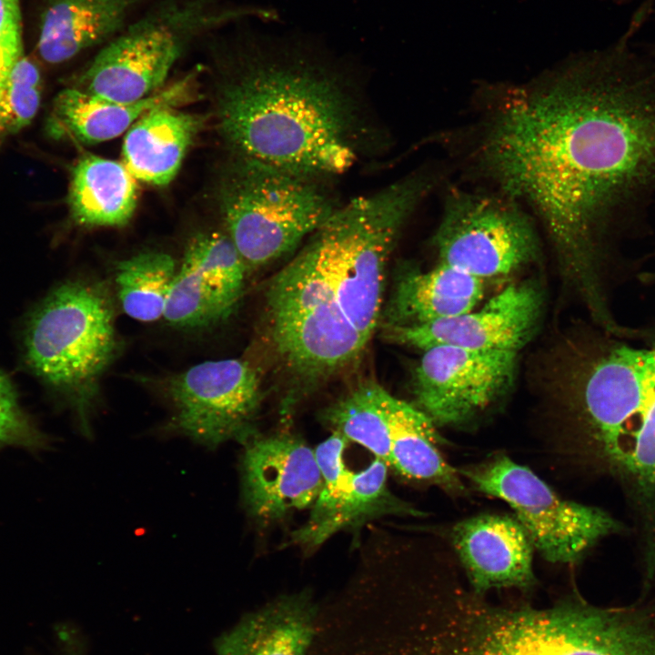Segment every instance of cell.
<instances>
[{
    "label": "cell",
    "mask_w": 655,
    "mask_h": 655,
    "mask_svg": "<svg viewBox=\"0 0 655 655\" xmlns=\"http://www.w3.org/2000/svg\"><path fill=\"white\" fill-rule=\"evenodd\" d=\"M517 353L451 346L423 350L412 378L416 407L435 425L471 421L508 392L515 377Z\"/></svg>",
    "instance_id": "obj_13"
},
{
    "label": "cell",
    "mask_w": 655,
    "mask_h": 655,
    "mask_svg": "<svg viewBox=\"0 0 655 655\" xmlns=\"http://www.w3.org/2000/svg\"><path fill=\"white\" fill-rule=\"evenodd\" d=\"M203 123L201 116L175 107L150 111L128 129L123 144V163L140 181L167 185Z\"/></svg>",
    "instance_id": "obj_22"
},
{
    "label": "cell",
    "mask_w": 655,
    "mask_h": 655,
    "mask_svg": "<svg viewBox=\"0 0 655 655\" xmlns=\"http://www.w3.org/2000/svg\"><path fill=\"white\" fill-rule=\"evenodd\" d=\"M599 331L572 334L550 359L547 386L611 462L624 437L655 448V341L637 346Z\"/></svg>",
    "instance_id": "obj_5"
},
{
    "label": "cell",
    "mask_w": 655,
    "mask_h": 655,
    "mask_svg": "<svg viewBox=\"0 0 655 655\" xmlns=\"http://www.w3.org/2000/svg\"><path fill=\"white\" fill-rule=\"evenodd\" d=\"M461 474L480 492L507 502L533 546L551 562H575L599 539L620 529L604 510L563 499L532 470L508 457Z\"/></svg>",
    "instance_id": "obj_8"
},
{
    "label": "cell",
    "mask_w": 655,
    "mask_h": 655,
    "mask_svg": "<svg viewBox=\"0 0 655 655\" xmlns=\"http://www.w3.org/2000/svg\"><path fill=\"white\" fill-rule=\"evenodd\" d=\"M318 611L310 590L280 595L223 634L217 654L309 655Z\"/></svg>",
    "instance_id": "obj_20"
},
{
    "label": "cell",
    "mask_w": 655,
    "mask_h": 655,
    "mask_svg": "<svg viewBox=\"0 0 655 655\" xmlns=\"http://www.w3.org/2000/svg\"><path fill=\"white\" fill-rule=\"evenodd\" d=\"M22 55L20 0H0V86Z\"/></svg>",
    "instance_id": "obj_29"
},
{
    "label": "cell",
    "mask_w": 655,
    "mask_h": 655,
    "mask_svg": "<svg viewBox=\"0 0 655 655\" xmlns=\"http://www.w3.org/2000/svg\"><path fill=\"white\" fill-rule=\"evenodd\" d=\"M247 269L227 234L194 237L177 267L163 318L189 330L225 322L239 306Z\"/></svg>",
    "instance_id": "obj_15"
},
{
    "label": "cell",
    "mask_w": 655,
    "mask_h": 655,
    "mask_svg": "<svg viewBox=\"0 0 655 655\" xmlns=\"http://www.w3.org/2000/svg\"><path fill=\"white\" fill-rule=\"evenodd\" d=\"M614 1H616V2L619 3V4H620V3H627V2H629V1H630V0H614Z\"/></svg>",
    "instance_id": "obj_30"
},
{
    "label": "cell",
    "mask_w": 655,
    "mask_h": 655,
    "mask_svg": "<svg viewBox=\"0 0 655 655\" xmlns=\"http://www.w3.org/2000/svg\"><path fill=\"white\" fill-rule=\"evenodd\" d=\"M140 0H48L41 16L37 50L49 64L66 62L104 45L130 21Z\"/></svg>",
    "instance_id": "obj_21"
},
{
    "label": "cell",
    "mask_w": 655,
    "mask_h": 655,
    "mask_svg": "<svg viewBox=\"0 0 655 655\" xmlns=\"http://www.w3.org/2000/svg\"><path fill=\"white\" fill-rule=\"evenodd\" d=\"M347 440L331 434L315 448L322 489L306 522L293 530L288 544L313 552L339 531L358 529L386 516H418L420 511L394 495L388 485L389 467L376 458L358 472L344 458Z\"/></svg>",
    "instance_id": "obj_12"
},
{
    "label": "cell",
    "mask_w": 655,
    "mask_h": 655,
    "mask_svg": "<svg viewBox=\"0 0 655 655\" xmlns=\"http://www.w3.org/2000/svg\"><path fill=\"white\" fill-rule=\"evenodd\" d=\"M618 40L560 85L515 95L481 146L488 174L541 217L562 277L586 307L606 296L602 266L655 209V55Z\"/></svg>",
    "instance_id": "obj_1"
},
{
    "label": "cell",
    "mask_w": 655,
    "mask_h": 655,
    "mask_svg": "<svg viewBox=\"0 0 655 655\" xmlns=\"http://www.w3.org/2000/svg\"><path fill=\"white\" fill-rule=\"evenodd\" d=\"M229 36L217 118L233 156L328 180L379 146L348 58L305 34Z\"/></svg>",
    "instance_id": "obj_3"
},
{
    "label": "cell",
    "mask_w": 655,
    "mask_h": 655,
    "mask_svg": "<svg viewBox=\"0 0 655 655\" xmlns=\"http://www.w3.org/2000/svg\"><path fill=\"white\" fill-rule=\"evenodd\" d=\"M542 297L530 281L505 287L480 308L431 323L383 329L394 343L421 349L451 346L518 352L538 328Z\"/></svg>",
    "instance_id": "obj_16"
},
{
    "label": "cell",
    "mask_w": 655,
    "mask_h": 655,
    "mask_svg": "<svg viewBox=\"0 0 655 655\" xmlns=\"http://www.w3.org/2000/svg\"><path fill=\"white\" fill-rule=\"evenodd\" d=\"M276 15L231 0H158L103 45L129 77L156 89L186 49L206 36L249 17Z\"/></svg>",
    "instance_id": "obj_9"
},
{
    "label": "cell",
    "mask_w": 655,
    "mask_h": 655,
    "mask_svg": "<svg viewBox=\"0 0 655 655\" xmlns=\"http://www.w3.org/2000/svg\"><path fill=\"white\" fill-rule=\"evenodd\" d=\"M40 73L24 55L0 86V142L28 125L40 105Z\"/></svg>",
    "instance_id": "obj_27"
},
{
    "label": "cell",
    "mask_w": 655,
    "mask_h": 655,
    "mask_svg": "<svg viewBox=\"0 0 655 655\" xmlns=\"http://www.w3.org/2000/svg\"><path fill=\"white\" fill-rule=\"evenodd\" d=\"M438 263L486 278L532 262L539 241L530 219L509 200L455 193L433 238Z\"/></svg>",
    "instance_id": "obj_10"
},
{
    "label": "cell",
    "mask_w": 655,
    "mask_h": 655,
    "mask_svg": "<svg viewBox=\"0 0 655 655\" xmlns=\"http://www.w3.org/2000/svg\"><path fill=\"white\" fill-rule=\"evenodd\" d=\"M165 393L173 408L176 429L209 448L257 433L262 403L260 378L240 358L201 362L166 378Z\"/></svg>",
    "instance_id": "obj_11"
},
{
    "label": "cell",
    "mask_w": 655,
    "mask_h": 655,
    "mask_svg": "<svg viewBox=\"0 0 655 655\" xmlns=\"http://www.w3.org/2000/svg\"><path fill=\"white\" fill-rule=\"evenodd\" d=\"M485 280L438 263L429 270L399 268L391 295L383 307V329L438 321L476 307L484 296Z\"/></svg>",
    "instance_id": "obj_18"
},
{
    "label": "cell",
    "mask_w": 655,
    "mask_h": 655,
    "mask_svg": "<svg viewBox=\"0 0 655 655\" xmlns=\"http://www.w3.org/2000/svg\"><path fill=\"white\" fill-rule=\"evenodd\" d=\"M176 271L174 258L162 251H143L119 261L115 280L124 312L141 322L163 318Z\"/></svg>",
    "instance_id": "obj_26"
},
{
    "label": "cell",
    "mask_w": 655,
    "mask_h": 655,
    "mask_svg": "<svg viewBox=\"0 0 655 655\" xmlns=\"http://www.w3.org/2000/svg\"><path fill=\"white\" fill-rule=\"evenodd\" d=\"M136 202V178L124 163L85 155L75 165L68 203L77 224L124 226L131 218Z\"/></svg>",
    "instance_id": "obj_24"
},
{
    "label": "cell",
    "mask_w": 655,
    "mask_h": 655,
    "mask_svg": "<svg viewBox=\"0 0 655 655\" xmlns=\"http://www.w3.org/2000/svg\"><path fill=\"white\" fill-rule=\"evenodd\" d=\"M46 440L22 408L11 378L0 368V449L13 447L36 450L43 448Z\"/></svg>",
    "instance_id": "obj_28"
},
{
    "label": "cell",
    "mask_w": 655,
    "mask_h": 655,
    "mask_svg": "<svg viewBox=\"0 0 655 655\" xmlns=\"http://www.w3.org/2000/svg\"><path fill=\"white\" fill-rule=\"evenodd\" d=\"M425 195L406 176L340 205L270 279L267 337L287 382L281 414L364 357L379 328L388 258Z\"/></svg>",
    "instance_id": "obj_2"
},
{
    "label": "cell",
    "mask_w": 655,
    "mask_h": 655,
    "mask_svg": "<svg viewBox=\"0 0 655 655\" xmlns=\"http://www.w3.org/2000/svg\"><path fill=\"white\" fill-rule=\"evenodd\" d=\"M384 391L376 381H360L325 408L320 418L332 432L362 446L389 467L390 438L383 408Z\"/></svg>",
    "instance_id": "obj_25"
},
{
    "label": "cell",
    "mask_w": 655,
    "mask_h": 655,
    "mask_svg": "<svg viewBox=\"0 0 655 655\" xmlns=\"http://www.w3.org/2000/svg\"><path fill=\"white\" fill-rule=\"evenodd\" d=\"M383 408L390 438L389 468L408 479L433 483L455 494L463 492L458 473L436 447L441 438L430 418L386 389Z\"/></svg>",
    "instance_id": "obj_23"
},
{
    "label": "cell",
    "mask_w": 655,
    "mask_h": 655,
    "mask_svg": "<svg viewBox=\"0 0 655 655\" xmlns=\"http://www.w3.org/2000/svg\"><path fill=\"white\" fill-rule=\"evenodd\" d=\"M243 444L242 498L250 517L268 524L313 506L323 479L315 449L304 439L256 433Z\"/></svg>",
    "instance_id": "obj_14"
},
{
    "label": "cell",
    "mask_w": 655,
    "mask_h": 655,
    "mask_svg": "<svg viewBox=\"0 0 655 655\" xmlns=\"http://www.w3.org/2000/svg\"><path fill=\"white\" fill-rule=\"evenodd\" d=\"M196 73H190L134 103L113 102L76 87L66 88L55 100L51 130L56 135L87 144L113 139L148 112L162 107H176L189 101L195 95Z\"/></svg>",
    "instance_id": "obj_19"
},
{
    "label": "cell",
    "mask_w": 655,
    "mask_h": 655,
    "mask_svg": "<svg viewBox=\"0 0 655 655\" xmlns=\"http://www.w3.org/2000/svg\"><path fill=\"white\" fill-rule=\"evenodd\" d=\"M600 608L489 605L458 589L372 591L342 615L330 655H598Z\"/></svg>",
    "instance_id": "obj_4"
},
{
    "label": "cell",
    "mask_w": 655,
    "mask_h": 655,
    "mask_svg": "<svg viewBox=\"0 0 655 655\" xmlns=\"http://www.w3.org/2000/svg\"><path fill=\"white\" fill-rule=\"evenodd\" d=\"M117 349L111 297L93 280L56 286L33 308L22 332L25 364L67 404L87 436L101 378Z\"/></svg>",
    "instance_id": "obj_6"
},
{
    "label": "cell",
    "mask_w": 655,
    "mask_h": 655,
    "mask_svg": "<svg viewBox=\"0 0 655 655\" xmlns=\"http://www.w3.org/2000/svg\"><path fill=\"white\" fill-rule=\"evenodd\" d=\"M327 182L233 156L219 206L227 235L248 269L292 252L340 206Z\"/></svg>",
    "instance_id": "obj_7"
},
{
    "label": "cell",
    "mask_w": 655,
    "mask_h": 655,
    "mask_svg": "<svg viewBox=\"0 0 655 655\" xmlns=\"http://www.w3.org/2000/svg\"><path fill=\"white\" fill-rule=\"evenodd\" d=\"M452 539L474 592L509 587L526 590L534 583V546L516 519L472 517L454 527Z\"/></svg>",
    "instance_id": "obj_17"
}]
</instances>
